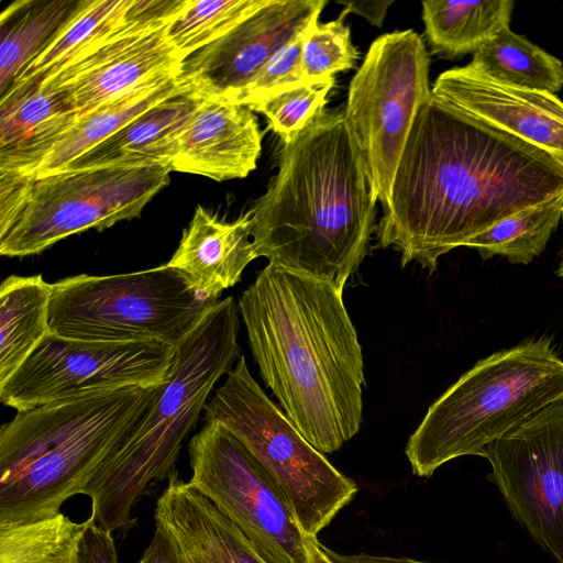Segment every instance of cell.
<instances>
[{"label":"cell","instance_id":"obj_1","mask_svg":"<svg viewBox=\"0 0 563 563\" xmlns=\"http://www.w3.org/2000/svg\"><path fill=\"white\" fill-rule=\"evenodd\" d=\"M562 194V164L431 97L398 163L376 246L432 274L442 255Z\"/></svg>","mask_w":563,"mask_h":563},{"label":"cell","instance_id":"obj_2","mask_svg":"<svg viewBox=\"0 0 563 563\" xmlns=\"http://www.w3.org/2000/svg\"><path fill=\"white\" fill-rule=\"evenodd\" d=\"M342 291L268 263L238 300L263 380L322 453L339 450L362 422L363 354Z\"/></svg>","mask_w":563,"mask_h":563},{"label":"cell","instance_id":"obj_3","mask_svg":"<svg viewBox=\"0 0 563 563\" xmlns=\"http://www.w3.org/2000/svg\"><path fill=\"white\" fill-rule=\"evenodd\" d=\"M376 202L343 110H324L278 154L251 211L257 256L343 290L376 230Z\"/></svg>","mask_w":563,"mask_h":563},{"label":"cell","instance_id":"obj_4","mask_svg":"<svg viewBox=\"0 0 563 563\" xmlns=\"http://www.w3.org/2000/svg\"><path fill=\"white\" fill-rule=\"evenodd\" d=\"M159 387L95 391L18 411L0 430V523L60 512L139 427Z\"/></svg>","mask_w":563,"mask_h":563},{"label":"cell","instance_id":"obj_5","mask_svg":"<svg viewBox=\"0 0 563 563\" xmlns=\"http://www.w3.org/2000/svg\"><path fill=\"white\" fill-rule=\"evenodd\" d=\"M239 313L232 296L208 309L175 347L168 377L146 417L82 489L100 528L113 532L131 526L137 498L174 471L216 383L241 357Z\"/></svg>","mask_w":563,"mask_h":563},{"label":"cell","instance_id":"obj_6","mask_svg":"<svg viewBox=\"0 0 563 563\" xmlns=\"http://www.w3.org/2000/svg\"><path fill=\"white\" fill-rule=\"evenodd\" d=\"M563 398V360L551 340H526L479 360L428 409L409 438L412 473L430 477L444 463L483 450Z\"/></svg>","mask_w":563,"mask_h":563},{"label":"cell","instance_id":"obj_7","mask_svg":"<svg viewBox=\"0 0 563 563\" xmlns=\"http://www.w3.org/2000/svg\"><path fill=\"white\" fill-rule=\"evenodd\" d=\"M169 173L157 165L0 174V254H37L69 235L137 218L168 185Z\"/></svg>","mask_w":563,"mask_h":563},{"label":"cell","instance_id":"obj_8","mask_svg":"<svg viewBox=\"0 0 563 563\" xmlns=\"http://www.w3.org/2000/svg\"><path fill=\"white\" fill-rule=\"evenodd\" d=\"M203 412L206 421L228 429L273 477L306 537L317 538L356 495L355 482L310 444L267 397L243 355Z\"/></svg>","mask_w":563,"mask_h":563},{"label":"cell","instance_id":"obj_9","mask_svg":"<svg viewBox=\"0 0 563 563\" xmlns=\"http://www.w3.org/2000/svg\"><path fill=\"white\" fill-rule=\"evenodd\" d=\"M216 302L201 299L167 264L126 274H80L52 284L48 325L65 339L176 347Z\"/></svg>","mask_w":563,"mask_h":563},{"label":"cell","instance_id":"obj_10","mask_svg":"<svg viewBox=\"0 0 563 563\" xmlns=\"http://www.w3.org/2000/svg\"><path fill=\"white\" fill-rule=\"evenodd\" d=\"M429 68L422 37L395 31L372 42L349 86L345 125L383 208L415 121L432 97Z\"/></svg>","mask_w":563,"mask_h":563},{"label":"cell","instance_id":"obj_11","mask_svg":"<svg viewBox=\"0 0 563 563\" xmlns=\"http://www.w3.org/2000/svg\"><path fill=\"white\" fill-rule=\"evenodd\" d=\"M189 483L225 515L268 563H308L306 536L284 493L223 426L206 421L188 445Z\"/></svg>","mask_w":563,"mask_h":563},{"label":"cell","instance_id":"obj_12","mask_svg":"<svg viewBox=\"0 0 563 563\" xmlns=\"http://www.w3.org/2000/svg\"><path fill=\"white\" fill-rule=\"evenodd\" d=\"M174 356V346L156 341L95 342L49 333L0 385V400L25 411L95 391L157 387Z\"/></svg>","mask_w":563,"mask_h":563},{"label":"cell","instance_id":"obj_13","mask_svg":"<svg viewBox=\"0 0 563 563\" xmlns=\"http://www.w3.org/2000/svg\"><path fill=\"white\" fill-rule=\"evenodd\" d=\"M482 456L515 520L563 563V398L488 444Z\"/></svg>","mask_w":563,"mask_h":563},{"label":"cell","instance_id":"obj_14","mask_svg":"<svg viewBox=\"0 0 563 563\" xmlns=\"http://www.w3.org/2000/svg\"><path fill=\"white\" fill-rule=\"evenodd\" d=\"M325 0H268L224 36L181 63L178 77L233 100L269 58L319 19Z\"/></svg>","mask_w":563,"mask_h":563},{"label":"cell","instance_id":"obj_15","mask_svg":"<svg viewBox=\"0 0 563 563\" xmlns=\"http://www.w3.org/2000/svg\"><path fill=\"white\" fill-rule=\"evenodd\" d=\"M431 92L445 108L528 143L563 165V101L556 95L496 81L471 64L441 73Z\"/></svg>","mask_w":563,"mask_h":563},{"label":"cell","instance_id":"obj_16","mask_svg":"<svg viewBox=\"0 0 563 563\" xmlns=\"http://www.w3.org/2000/svg\"><path fill=\"white\" fill-rule=\"evenodd\" d=\"M183 60L166 27L139 34L118 32L80 60L40 80L66 85L80 115L144 84L178 76Z\"/></svg>","mask_w":563,"mask_h":563},{"label":"cell","instance_id":"obj_17","mask_svg":"<svg viewBox=\"0 0 563 563\" xmlns=\"http://www.w3.org/2000/svg\"><path fill=\"white\" fill-rule=\"evenodd\" d=\"M262 139L250 108L207 95L177 139L169 169L217 181L245 178L256 168Z\"/></svg>","mask_w":563,"mask_h":563},{"label":"cell","instance_id":"obj_18","mask_svg":"<svg viewBox=\"0 0 563 563\" xmlns=\"http://www.w3.org/2000/svg\"><path fill=\"white\" fill-rule=\"evenodd\" d=\"M78 118L66 85L15 82L0 96V174L31 177Z\"/></svg>","mask_w":563,"mask_h":563},{"label":"cell","instance_id":"obj_19","mask_svg":"<svg viewBox=\"0 0 563 563\" xmlns=\"http://www.w3.org/2000/svg\"><path fill=\"white\" fill-rule=\"evenodd\" d=\"M154 518L174 538L183 563H268L247 537L174 470Z\"/></svg>","mask_w":563,"mask_h":563},{"label":"cell","instance_id":"obj_20","mask_svg":"<svg viewBox=\"0 0 563 563\" xmlns=\"http://www.w3.org/2000/svg\"><path fill=\"white\" fill-rule=\"evenodd\" d=\"M250 238V210L229 222L199 205L167 265L180 272L201 299L218 301L258 257Z\"/></svg>","mask_w":563,"mask_h":563},{"label":"cell","instance_id":"obj_21","mask_svg":"<svg viewBox=\"0 0 563 563\" xmlns=\"http://www.w3.org/2000/svg\"><path fill=\"white\" fill-rule=\"evenodd\" d=\"M206 96L198 86L180 78V85L173 93L132 119L65 169L157 165L169 168L176 141Z\"/></svg>","mask_w":563,"mask_h":563},{"label":"cell","instance_id":"obj_22","mask_svg":"<svg viewBox=\"0 0 563 563\" xmlns=\"http://www.w3.org/2000/svg\"><path fill=\"white\" fill-rule=\"evenodd\" d=\"M91 0H18L0 15V96Z\"/></svg>","mask_w":563,"mask_h":563},{"label":"cell","instance_id":"obj_23","mask_svg":"<svg viewBox=\"0 0 563 563\" xmlns=\"http://www.w3.org/2000/svg\"><path fill=\"white\" fill-rule=\"evenodd\" d=\"M514 5L512 0L423 1L424 35L431 53L445 59L474 54L510 25Z\"/></svg>","mask_w":563,"mask_h":563},{"label":"cell","instance_id":"obj_24","mask_svg":"<svg viewBox=\"0 0 563 563\" xmlns=\"http://www.w3.org/2000/svg\"><path fill=\"white\" fill-rule=\"evenodd\" d=\"M179 85L178 76L153 80L80 114L77 122L55 144L31 177L65 169L132 119L173 93Z\"/></svg>","mask_w":563,"mask_h":563},{"label":"cell","instance_id":"obj_25","mask_svg":"<svg viewBox=\"0 0 563 563\" xmlns=\"http://www.w3.org/2000/svg\"><path fill=\"white\" fill-rule=\"evenodd\" d=\"M52 284L41 275L15 276L0 285V385L7 382L51 333Z\"/></svg>","mask_w":563,"mask_h":563},{"label":"cell","instance_id":"obj_26","mask_svg":"<svg viewBox=\"0 0 563 563\" xmlns=\"http://www.w3.org/2000/svg\"><path fill=\"white\" fill-rule=\"evenodd\" d=\"M472 66L496 81L556 93L563 88V63L510 26L473 54Z\"/></svg>","mask_w":563,"mask_h":563},{"label":"cell","instance_id":"obj_27","mask_svg":"<svg viewBox=\"0 0 563 563\" xmlns=\"http://www.w3.org/2000/svg\"><path fill=\"white\" fill-rule=\"evenodd\" d=\"M128 3L129 0H91L14 84L26 79H46L104 44L120 31L121 18Z\"/></svg>","mask_w":563,"mask_h":563},{"label":"cell","instance_id":"obj_28","mask_svg":"<svg viewBox=\"0 0 563 563\" xmlns=\"http://www.w3.org/2000/svg\"><path fill=\"white\" fill-rule=\"evenodd\" d=\"M562 209L563 194L500 221L464 246L475 249L483 260L498 255L510 263L528 265L547 247L562 218Z\"/></svg>","mask_w":563,"mask_h":563},{"label":"cell","instance_id":"obj_29","mask_svg":"<svg viewBox=\"0 0 563 563\" xmlns=\"http://www.w3.org/2000/svg\"><path fill=\"white\" fill-rule=\"evenodd\" d=\"M84 529L62 511L41 519L0 523V563H76Z\"/></svg>","mask_w":563,"mask_h":563},{"label":"cell","instance_id":"obj_30","mask_svg":"<svg viewBox=\"0 0 563 563\" xmlns=\"http://www.w3.org/2000/svg\"><path fill=\"white\" fill-rule=\"evenodd\" d=\"M267 1L187 0L166 27V36L185 59L224 36Z\"/></svg>","mask_w":563,"mask_h":563},{"label":"cell","instance_id":"obj_31","mask_svg":"<svg viewBox=\"0 0 563 563\" xmlns=\"http://www.w3.org/2000/svg\"><path fill=\"white\" fill-rule=\"evenodd\" d=\"M344 14L325 23L314 20L302 44V69L308 84L335 79L340 71L356 67L358 52L351 41Z\"/></svg>","mask_w":563,"mask_h":563},{"label":"cell","instance_id":"obj_32","mask_svg":"<svg viewBox=\"0 0 563 563\" xmlns=\"http://www.w3.org/2000/svg\"><path fill=\"white\" fill-rule=\"evenodd\" d=\"M335 79L288 90L250 108L262 113L283 144L297 137L325 109Z\"/></svg>","mask_w":563,"mask_h":563},{"label":"cell","instance_id":"obj_33","mask_svg":"<svg viewBox=\"0 0 563 563\" xmlns=\"http://www.w3.org/2000/svg\"><path fill=\"white\" fill-rule=\"evenodd\" d=\"M309 25L279 48L232 101L252 108L283 92L309 85L302 69V44Z\"/></svg>","mask_w":563,"mask_h":563},{"label":"cell","instance_id":"obj_34","mask_svg":"<svg viewBox=\"0 0 563 563\" xmlns=\"http://www.w3.org/2000/svg\"><path fill=\"white\" fill-rule=\"evenodd\" d=\"M76 563H119L112 532L100 528L91 517L84 521Z\"/></svg>","mask_w":563,"mask_h":563},{"label":"cell","instance_id":"obj_35","mask_svg":"<svg viewBox=\"0 0 563 563\" xmlns=\"http://www.w3.org/2000/svg\"><path fill=\"white\" fill-rule=\"evenodd\" d=\"M139 563H183L174 538L158 520H155L153 538Z\"/></svg>","mask_w":563,"mask_h":563},{"label":"cell","instance_id":"obj_36","mask_svg":"<svg viewBox=\"0 0 563 563\" xmlns=\"http://www.w3.org/2000/svg\"><path fill=\"white\" fill-rule=\"evenodd\" d=\"M345 5L342 14L356 13L365 18L371 24L382 27L388 8L393 4V0L378 1H338Z\"/></svg>","mask_w":563,"mask_h":563},{"label":"cell","instance_id":"obj_37","mask_svg":"<svg viewBox=\"0 0 563 563\" xmlns=\"http://www.w3.org/2000/svg\"><path fill=\"white\" fill-rule=\"evenodd\" d=\"M320 548L323 553L333 562V563H429L417 561L409 558H394L386 555H372V554H343L338 553L325 545L320 543Z\"/></svg>","mask_w":563,"mask_h":563},{"label":"cell","instance_id":"obj_38","mask_svg":"<svg viewBox=\"0 0 563 563\" xmlns=\"http://www.w3.org/2000/svg\"><path fill=\"white\" fill-rule=\"evenodd\" d=\"M308 563H333L321 550L316 537H306Z\"/></svg>","mask_w":563,"mask_h":563},{"label":"cell","instance_id":"obj_39","mask_svg":"<svg viewBox=\"0 0 563 563\" xmlns=\"http://www.w3.org/2000/svg\"><path fill=\"white\" fill-rule=\"evenodd\" d=\"M556 275L563 279V253H562V256H561V261L559 263V266H558V269H556Z\"/></svg>","mask_w":563,"mask_h":563},{"label":"cell","instance_id":"obj_40","mask_svg":"<svg viewBox=\"0 0 563 563\" xmlns=\"http://www.w3.org/2000/svg\"><path fill=\"white\" fill-rule=\"evenodd\" d=\"M562 219H563V209H562Z\"/></svg>","mask_w":563,"mask_h":563}]
</instances>
